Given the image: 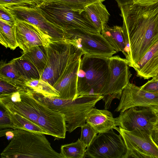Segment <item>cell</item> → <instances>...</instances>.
<instances>
[{
	"label": "cell",
	"mask_w": 158,
	"mask_h": 158,
	"mask_svg": "<svg viewBox=\"0 0 158 158\" xmlns=\"http://www.w3.org/2000/svg\"><path fill=\"white\" fill-rule=\"evenodd\" d=\"M126 43V59L136 68L144 54L158 40V2L147 6L131 2L119 7Z\"/></svg>",
	"instance_id": "obj_1"
},
{
	"label": "cell",
	"mask_w": 158,
	"mask_h": 158,
	"mask_svg": "<svg viewBox=\"0 0 158 158\" xmlns=\"http://www.w3.org/2000/svg\"><path fill=\"white\" fill-rule=\"evenodd\" d=\"M14 136L0 154L1 158H62L54 150L45 134L14 129Z\"/></svg>",
	"instance_id": "obj_2"
},
{
	"label": "cell",
	"mask_w": 158,
	"mask_h": 158,
	"mask_svg": "<svg viewBox=\"0 0 158 158\" xmlns=\"http://www.w3.org/2000/svg\"><path fill=\"white\" fill-rule=\"evenodd\" d=\"M108 58L84 55L77 73V97L106 95L109 78Z\"/></svg>",
	"instance_id": "obj_3"
},
{
	"label": "cell",
	"mask_w": 158,
	"mask_h": 158,
	"mask_svg": "<svg viewBox=\"0 0 158 158\" xmlns=\"http://www.w3.org/2000/svg\"><path fill=\"white\" fill-rule=\"evenodd\" d=\"M34 97L52 110L63 114L64 116L67 131L71 133L85 124L88 113L103 96L84 95L74 99H63L44 96L34 93Z\"/></svg>",
	"instance_id": "obj_4"
},
{
	"label": "cell",
	"mask_w": 158,
	"mask_h": 158,
	"mask_svg": "<svg viewBox=\"0 0 158 158\" xmlns=\"http://www.w3.org/2000/svg\"><path fill=\"white\" fill-rule=\"evenodd\" d=\"M37 6L47 20L66 33L76 29L100 33L85 10H75L61 2L48 0Z\"/></svg>",
	"instance_id": "obj_5"
},
{
	"label": "cell",
	"mask_w": 158,
	"mask_h": 158,
	"mask_svg": "<svg viewBox=\"0 0 158 158\" xmlns=\"http://www.w3.org/2000/svg\"><path fill=\"white\" fill-rule=\"evenodd\" d=\"M45 48L47 61L40 78L53 86L69 63L84 53L67 40L52 41Z\"/></svg>",
	"instance_id": "obj_6"
},
{
	"label": "cell",
	"mask_w": 158,
	"mask_h": 158,
	"mask_svg": "<svg viewBox=\"0 0 158 158\" xmlns=\"http://www.w3.org/2000/svg\"><path fill=\"white\" fill-rule=\"evenodd\" d=\"M15 20L27 22L38 27L51 41L68 40V34L52 23L43 15L37 6L11 5L0 6Z\"/></svg>",
	"instance_id": "obj_7"
},
{
	"label": "cell",
	"mask_w": 158,
	"mask_h": 158,
	"mask_svg": "<svg viewBox=\"0 0 158 158\" xmlns=\"http://www.w3.org/2000/svg\"><path fill=\"white\" fill-rule=\"evenodd\" d=\"M116 130L127 147L124 158H158V145L151 133L141 130L128 131L120 127Z\"/></svg>",
	"instance_id": "obj_8"
},
{
	"label": "cell",
	"mask_w": 158,
	"mask_h": 158,
	"mask_svg": "<svg viewBox=\"0 0 158 158\" xmlns=\"http://www.w3.org/2000/svg\"><path fill=\"white\" fill-rule=\"evenodd\" d=\"M127 151L121 135L112 129L97 135L87 148L86 154L93 158H124Z\"/></svg>",
	"instance_id": "obj_9"
},
{
	"label": "cell",
	"mask_w": 158,
	"mask_h": 158,
	"mask_svg": "<svg viewBox=\"0 0 158 158\" xmlns=\"http://www.w3.org/2000/svg\"><path fill=\"white\" fill-rule=\"evenodd\" d=\"M109 78L106 95L102 99L105 107L109 108L113 100L119 99L123 89L129 82L132 74L129 70V63L126 59L118 56L108 58Z\"/></svg>",
	"instance_id": "obj_10"
},
{
	"label": "cell",
	"mask_w": 158,
	"mask_h": 158,
	"mask_svg": "<svg viewBox=\"0 0 158 158\" xmlns=\"http://www.w3.org/2000/svg\"><path fill=\"white\" fill-rule=\"evenodd\" d=\"M69 40L84 54L109 57L117 52L101 33H96L76 29L67 32Z\"/></svg>",
	"instance_id": "obj_11"
},
{
	"label": "cell",
	"mask_w": 158,
	"mask_h": 158,
	"mask_svg": "<svg viewBox=\"0 0 158 158\" xmlns=\"http://www.w3.org/2000/svg\"><path fill=\"white\" fill-rule=\"evenodd\" d=\"M156 118L151 108L142 107L129 108L115 118L118 126L123 129L145 131L152 135Z\"/></svg>",
	"instance_id": "obj_12"
},
{
	"label": "cell",
	"mask_w": 158,
	"mask_h": 158,
	"mask_svg": "<svg viewBox=\"0 0 158 158\" xmlns=\"http://www.w3.org/2000/svg\"><path fill=\"white\" fill-rule=\"evenodd\" d=\"M158 106V94L147 92L130 82L123 89L119 103L115 110L123 112L131 108H151Z\"/></svg>",
	"instance_id": "obj_13"
},
{
	"label": "cell",
	"mask_w": 158,
	"mask_h": 158,
	"mask_svg": "<svg viewBox=\"0 0 158 158\" xmlns=\"http://www.w3.org/2000/svg\"><path fill=\"white\" fill-rule=\"evenodd\" d=\"M15 20L16 40L18 47L23 52L35 46H47L52 41L35 25L24 21Z\"/></svg>",
	"instance_id": "obj_14"
},
{
	"label": "cell",
	"mask_w": 158,
	"mask_h": 158,
	"mask_svg": "<svg viewBox=\"0 0 158 158\" xmlns=\"http://www.w3.org/2000/svg\"><path fill=\"white\" fill-rule=\"evenodd\" d=\"M81 57L69 63L53 86L60 96L58 98L71 99L77 97V73Z\"/></svg>",
	"instance_id": "obj_15"
},
{
	"label": "cell",
	"mask_w": 158,
	"mask_h": 158,
	"mask_svg": "<svg viewBox=\"0 0 158 158\" xmlns=\"http://www.w3.org/2000/svg\"><path fill=\"white\" fill-rule=\"evenodd\" d=\"M134 69L137 76L144 79L153 78L158 73V40L144 54Z\"/></svg>",
	"instance_id": "obj_16"
},
{
	"label": "cell",
	"mask_w": 158,
	"mask_h": 158,
	"mask_svg": "<svg viewBox=\"0 0 158 158\" xmlns=\"http://www.w3.org/2000/svg\"><path fill=\"white\" fill-rule=\"evenodd\" d=\"M86 122L89 124L98 133L106 132L112 129L116 130L118 124L111 113L106 110L93 108L88 113Z\"/></svg>",
	"instance_id": "obj_17"
},
{
	"label": "cell",
	"mask_w": 158,
	"mask_h": 158,
	"mask_svg": "<svg viewBox=\"0 0 158 158\" xmlns=\"http://www.w3.org/2000/svg\"><path fill=\"white\" fill-rule=\"evenodd\" d=\"M101 33L116 52H121L125 55L126 43L122 27H110L106 24L103 27Z\"/></svg>",
	"instance_id": "obj_18"
},
{
	"label": "cell",
	"mask_w": 158,
	"mask_h": 158,
	"mask_svg": "<svg viewBox=\"0 0 158 158\" xmlns=\"http://www.w3.org/2000/svg\"><path fill=\"white\" fill-rule=\"evenodd\" d=\"M102 2H95L85 8L91 20L100 33L103 27L107 24L110 16L105 6Z\"/></svg>",
	"instance_id": "obj_19"
},
{
	"label": "cell",
	"mask_w": 158,
	"mask_h": 158,
	"mask_svg": "<svg viewBox=\"0 0 158 158\" xmlns=\"http://www.w3.org/2000/svg\"><path fill=\"white\" fill-rule=\"evenodd\" d=\"M25 89L34 93H38L47 97L59 98V94L54 87L48 82L40 78L31 79L23 81Z\"/></svg>",
	"instance_id": "obj_20"
},
{
	"label": "cell",
	"mask_w": 158,
	"mask_h": 158,
	"mask_svg": "<svg viewBox=\"0 0 158 158\" xmlns=\"http://www.w3.org/2000/svg\"><path fill=\"white\" fill-rule=\"evenodd\" d=\"M45 47L44 45L34 46L27 51L23 52L21 56L28 60L35 66L41 76L46 66L47 61Z\"/></svg>",
	"instance_id": "obj_21"
},
{
	"label": "cell",
	"mask_w": 158,
	"mask_h": 158,
	"mask_svg": "<svg viewBox=\"0 0 158 158\" xmlns=\"http://www.w3.org/2000/svg\"><path fill=\"white\" fill-rule=\"evenodd\" d=\"M0 80L7 81L24 88L23 81L15 65L14 59L9 62L1 63Z\"/></svg>",
	"instance_id": "obj_22"
},
{
	"label": "cell",
	"mask_w": 158,
	"mask_h": 158,
	"mask_svg": "<svg viewBox=\"0 0 158 158\" xmlns=\"http://www.w3.org/2000/svg\"><path fill=\"white\" fill-rule=\"evenodd\" d=\"M14 60L15 68L24 80L41 78V75L38 70L28 60L21 56Z\"/></svg>",
	"instance_id": "obj_23"
},
{
	"label": "cell",
	"mask_w": 158,
	"mask_h": 158,
	"mask_svg": "<svg viewBox=\"0 0 158 158\" xmlns=\"http://www.w3.org/2000/svg\"><path fill=\"white\" fill-rule=\"evenodd\" d=\"M5 109L13 124V129H24L48 135L47 133L39 126L25 117L17 113Z\"/></svg>",
	"instance_id": "obj_24"
},
{
	"label": "cell",
	"mask_w": 158,
	"mask_h": 158,
	"mask_svg": "<svg viewBox=\"0 0 158 158\" xmlns=\"http://www.w3.org/2000/svg\"><path fill=\"white\" fill-rule=\"evenodd\" d=\"M0 43L6 48L15 49L18 47L17 42L15 28L0 20Z\"/></svg>",
	"instance_id": "obj_25"
},
{
	"label": "cell",
	"mask_w": 158,
	"mask_h": 158,
	"mask_svg": "<svg viewBox=\"0 0 158 158\" xmlns=\"http://www.w3.org/2000/svg\"><path fill=\"white\" fill-rule=\"evenodd\" d=\"M86 148L78 139L75 142L62 145L60 153L62 158H84L86 157Z\"/></svg>",
	"instance_id": "obj_26"
},
{
	"label": "cell",
	"mask_w": 158,
	"mask_h": 158,
	"mask_svg": "<svg viewBox=\"0 0 158 158\" xmlns=\"http://www.w3.org/2000/svg\"><path fill=\"white\" fill-rule=\"evenodd\" d=\"M61 2L77 10H85L88 6L98 2H103L105 0H48Z\"/></svg>",
	"instance_id": "obj_27"
},
{
	"label": "cell",
	"mask_w": 158,
	"mask_h": 158,
	"mask_svg": "<svg viewBox=\"0 0 158 158\" xmlns=\"http://www.w3.org/2000/svg\"><path fill=\"white\" fill-rule=\"evenodd\" d=\"M81 131L80 139L86 148L88 147L98 134L94 128L87 123L81 127Z\"/></svg>",
	"instance_id": "obj_28"
},
{
	"label": "cell",
	"mask_w": 158,
	"mask_h": 158,
	"mask_svg": "<svg viewBox=\"0 0 158 158\" xmlns=\"http://www.w3.org/2000/svg\"><path fill=\"white\" fill-rule=\"evenodd\" d=\"M24 89L12 83L0 80V94H9Z\"/></svg>",
	"instance_id": "obj_29"
},
{
	"label": "cell",
	"mask_w": 158,
	"mask_h": 158,
	"mask_svg": "<svg viewBox=\"0 0 158 158\" xmlns=\"http://www.w3.org/2000/svg\"><path fill=\"white\" fill-rule=\"evenodd\" d=\"M0 112V129L13 128V124L6 110L1 106Z\"/></svg>",
	"instance_id": "obj_30"
},
{
	"label": "cell",
	"mask_w": 158,
	"mask_h": 158,
	"mask_svg": "<svg viewBox=\"0 0 158 158\" xmlns=\"http://www.w3.org/2000/svg\"><path fill=\"white\" fill-rule=\"evenodd\" d=\"M140 87L142 89L147 92L158 94V83L153 78Z\"/></svg>",
	"instance_id": "obj_31"
},
{
	"label": "cell",
	"mask_w": 158,
	"mask_h": 158,
	"mask_svg": "<svg viewBox=\"0 0 158 158\" xmlns=\"http://www.w3.org/2000/svg\"><path fill=\"white\" fill-rule=\"evenodd\" d=\"M0 20L8 24L14 26L15 23V20L9 14L0 7Z\"/></svg>",
	"instance_id": "obj_32"
},
{
	"label": "cell",
	"mask_w": 158,
	"mask_h": 158,
	"mask_svg": "<svg viewBox=\"0 0 158 158\" xmlns=\"http://www.w3.org/2000/svg\"><path fill=\"white\" fill-rule=\"evenodd\" d=\"M11 5L37 6L23 0H0V6Z\"/></svg>",
	"instance_id": "obj_33"
},
{
	"label": "cell",
	"mask_w": 158,
	"mask_h": 158,
	"mask_svg": "<svg viewBox=\"0 0 158 158\" xmlns=\"http://www.w3.org/2000/svg\"><path fill=\"white\" fill-rule=\"evenodd\" d=\"M156 117V121L155 124L153 138L155 141H158V106L151 107Z\"/></svg>",
	"instance_id": "obj_34"
},
{
	"label": "cell",
	"mask_w": 158,
	"mask_h": 158,
	"mask_svg": "<svg viewBox=\"0 0 158 158\" xmlns=\"http://www.w3.org/2000/svg\"><path fill=\"white\" fill-rule=\"evenodd\" d=\"M134 3L142 6H147L158 2V0H133Z\"/></svg>",
	"instance_id": "obj_35"
},
{
	"label": "cell",
	"mask_w": 158,
	"mask_h": 158,
	"mask_svg": "<svg viewBox=\"0 0 158 158\" xmlns=\"http://www.w3.org/2000/svg\"><path fill=\"white\" fill-rule=\"evenodd\" d=\"M5 135L8 140H11L14 136V129L9 128L6 132Z\"/></svg>",
	"instance_id": "obj_36"
},
{
	"label": "cell",
	"mask_w": 158,
	"mask_h": 158,
	"mask_svg": "<svg viewBox=\"0 0 158 158\" xmlns=\"http://www.w3.org/2000/svg\"><path fill=\"white\" fill-rule=\"evenodd\" d=\"M25 2L36 6H38L43 2L45 0H23Z\"/></svg>",
	"instance_id": "obj_37"
},
{
	"label": "cell",
	"mask_w": 158,
	"mask_h": 158,
	"mask_svg": "<svg viewBox=\"0 0 158 158\" xmlns=\"http://www.w3.org/2000/svg\"><path fill=\"white\" fill-rule=\"evenodd\" d=\"M152 78L158 83V73Z\"/></svg>",
	"instance_id": "obj_38"
},
{
	"label": "cell",
	"mask_w": 158,
	"mask_h": 158,
	"mask_svg": "<svg viewBox=\"0 0 158 158\" xmlns=\"http://www.w3.org/2000/svg\"><path fill=\"white\" fill-rule=\"evenodd\" d=\"M157 144L158 145V141H155Z\"/></svg>",
	"instance_id": "obj_39"
}]
</instances>
